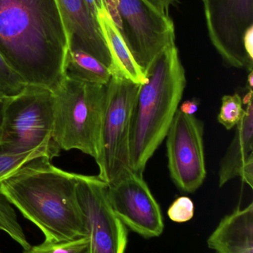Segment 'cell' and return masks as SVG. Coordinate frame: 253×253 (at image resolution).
<instances>
[{
    "label": "cell",
    "instance_id": "cell-1",
    "mask_svg": "<svg viewBox=\"0 0 253 253\" xmlns=\"http://www.w3.org/2000/svg\"><path fill=\"white\" fill-rule=\"evenodd\" d=\"M68 49L58 0H0V53L26 85L53 90Z\"/></svg>",
    "mask_w": 253,
    "mask_h": 253
},
{
    "label": "cell",
    "instance_id": "cell-2",
    "mask_svg": "<svg viewBox=\"0 0 253 253\" xmlns=\"http://www.w3.org/2000/svg\"><path fill=\"white\" fill-rule=\"evenodd\" d=\"M41 158L22 166L1 181L0 192L48 242L87 237L76 193L77 174L56 168Z\"/></svg>",
    "mask_w": 253,
    "mask_h": 253
},
{
    "label": "cell",
    "instance_id": "cell-3",
    "mask_svg": "<svg viewBox=\"0 0 253 253\" xmlns=\"http://www.w3.org/2000/svg\"><path fill=\"white\" fill-rule=\"evenodd\" d=\"M145 75L134 104L129 140L131 169L140 175L166 138L187 84L175 42L156 56Z\"/></svg>",
    "mask_w": 253,
    "mask_h": 253
},
{
    "label": "cell",
    "instance_id": "cell-4",
    "mask_svg": "<svg viewBox=\"0 0 253 253\" xmlns=\"http://www.w3.org/2000/svg\"><path fill=\"white\" fill-rule=\"evenodd\" d=\"M53 142L59 150H78L98 162L106 102L107 85L66 74L51 90Z\"/></svg>",
    "mask_w": 253,
    "mask_h": 253
},
{
    "label": "cell",
    "instance_id": "cell-5",
    "mask_svg": "<svg viewBox=\"0 0 253 253\" xmlns=\"http://www.w3.org/2000/svg\"><path fill=\"white\" fill-rule=\"evenodd\" d=\"M53 96L51 90L26 85L15 96L4 98L0 148L12 153L44 152L59 156L53 141Z\"/></svg>",
    "mask_w": 253,
    "mask_h": 253
},
{
    "label": "cell",
    "instance_id": "cell-6",
    "mask_svg": "<svg viewBox=\"0 0 253 253\" xmlns=\"http://www.w3.org/2000/svg\"><path fill=\"white\" fill-rule=\"evenodd\" d=\"M139 84L113 75L107 84L101 132L99 178L107 185L132 173L129 160L131 122Z\"/></svg>",
    "mask_w": 253,
    "mask_h": 253
},
{
    "label": "cell",
    "instance_id": "cell-7",
    "mask_svg": "<svg viewBox=\"0 0 253 253\" xmlns=\"http://www.w3.org/2000/svg\"><path fill=\"white\" fill-rule=\"evenodd\" d=\"M117 7L119 31L145 74L156 56L175 42L173 22L148 0H117Z\"/></svg>",
    "mask_w": 253,
    "mask_h": 253
},
{
    "label": "cell",
    "instance_id": "cell-8",
    "mask_svg": "<svg viewBox=\"0 0 253 253\" xmlns=\"http://www.w3.org/2000/svg\"><path fill=\"white\" fill-rule=\"evenodd\" d=\"M76 193L86 223L90 253H125L128 230L107 197V184L98 175L77 174Z\"/></svg>",
    "mask_w": 253,
    "mask_h": 253
},
{
    "label": "cell",
    "instance_id": "cell-9",
    "mask_svg": "<svg viewBox=\"0 0 253 253\" xmlns=\"http://www.w3.org/2000/svg\"><path fill=\"white\" fill-rule=\"evenodd\" d=\"M203 132L201 120L178 110L165 138L171 178L186 193L196 192L206 178Z\"/></svg>",
    "mask_w": 253,
    "mask_h": 253
},
{
    "label": "cell",
    "instance_id": "cell-10",
    "mask_svg": "<svg viewBox=\"0 0 253 253\" xmlns=\"http://www.w3.org/2000/svg\"><path fill=\"white\" fill-rule=\"evenodd\" d=\"M209 38L230 66L253 71L244 47L245 31L253 25V0H203Z\"/></svg>",
    "mask_w": 253,
    "mask_h": 253
},
{
    "label": "cell",
    "instance_id": "cell-11",
    "mask_svg": "<svg viewBox=\"0 0 253 253\" xmlns=\"http://www.w3.org/2000/svg\"><path fill=\"white\" fill-rule=\"evenodd\" d=\"M107 197L117 218L145 239L159 237L164 230L160 205L143 175L132 172L107 185Z\"/></svg>",
    "mask_w": 253,
    "mask_h": 253
},
{
    "label": "cell",
    "instance_id": "cell-12",
    "mask_svg": "<svg viewBox=\"0 0 253 253\" xmlns=\"http://www.w3.org/2000/svg\"><path fill=\"white\" fill-rule=\"evenodd\" d=\"M69 40V48L80 49L101 61L111 74L114 65L98 25L83 0H58Z\"/></svg>",
    "mask_w": 253,
    "mask_h": 253
},
{
    "label": "cell",
    "instance_id": "cell-13",
    "mask_svg": "<svg viewBox=\"0 0 253 253\" xmlns=\"http://www.w3.org/2000/svg\"><path fill=\"white\" fill-rule=\"evenodd\" d=\"M216 253H253V203L224 217L207 240Z\"/></svg>",
    "mask_w": 253,
    "mask_h": 253
},
{
    "label": "cell",
    "instance_id": "cell-14",
    "mask_svg": "<svg viewBox=\"0 0 253 253\" xmlns=\"http://www.w3.org/2000/svg\"><path fill=\"white\" fill-rule=\"evenodd\" d=\"M245 115L220 165L219 186L242 176L244 167L253 159V101L246 104Z\"/></svg>",
    "mask_w": 253,
    "mask_h": 253
},
{
    "label": "cell",
    "instance_id": "cell-15",
    "mask_svg": "<svg viewBox=\"0 0 253 253\" xmlns=\"http://www.w3.org/2000/svg\"><path fill=\"white\" fill-rule=\"evenodd\" d=\"M97 21L112 59L113 75L121 76L139 85L145 83L147 77L135 62L118 28L105 9L98 14Z\"/></svg>",
    "mask_w": 253,
    "mask_h": 253
},
{
    "label": "cell",
    "instance_id": "cell-16",
    "mask_svg": "<svg viewBox=\"0 0 253 253\" xmlns=\"http://www.w3.org/2000/svg\"><path fill=\"white\" fill-rule=\"evenodd\" d=\"M66 74L93 84L107 85L112 74L101 61L80 49H68Z\"/></svg>",
    "mask_w": 253,
    "mask_h": 253
},
{
    "label": "cell",
    "instance_id": "cell-17",
    "mask_svg": "<svg viewBox=\"0 0 253 253\" xmlns=\"http://www.w3.org/2000/svg\"><path fill=\"white\" fill-rule=\"evenodd\" d=\"M242 97L238 93L225 95L221 100L218 122L227 129H231L240 123L245 115Z\"/></svg>",
    "mask_w": 253,
    "mask_h": 253
},
{
    "label": "cell",
    "instance_id": "cell-18",
    "mask_svg": "<svg viewBox=\"0 0 253 253\" xmlns=\"http://www.w3.org/2000/svg\"><path fill=\"white\" fill-rule=\"evenodd\" d=\"M23 253H90L89 238L84 237L65 242H48L31 246Z\"/></svg>",
    "mask_w": 253,
    "mask_h": 253
},
{
    "label": "cell",
    "instance_id": "cell-19",
    "mask_svg": "<svg viewBox=\"0 0 253 253\" xmlns=\"http://www.w3.org/2000/svg\"><path fill=\"white\" fill-rule=\"evenodd\" d=\"M26 84L9 66L0 53V97L6 98L20 93Z\"/></svg>",
    "mask_w": 253,
    "mask_h": 253
},
{
    "label": "cell",
    "instance_id": "cell-20",
    "mask_svg": "<svg viewBox=\"0 0 253 253\" xmlns=\"http://www.w3.org/2000/svg\"><path fill=\"white\" fill-rule=\"evenodd\" d=\"M168 217L174 222L185 223L193 219L195 205L190 198L181 196L174 201L167 211Z\"/></svg>",
    "mask_w": 253,
    "mask_h": 253
},
{
    "label": "cell",
    "instance_id": "cell-21",
    "mask_svg": "<svg viewBox=\"0 0 253 253\" xmlns=\"http://www.w3.org/2000/svg\"><path fill=\"white\" fill-rule=\"evenodd\" d=\"M83 1L91 14L96 20L98 14L105 9L102 0H83Z\"/></svg>",
    "mask_w": 253,
    "mask_h": 253
},
{
    "label": "cell",
    "instance_id": "cell-22",
    "mask_svg": "<svg viewBox=\"0 0 253 253\" xmlns=\"http://www.w3.org/2000/svg\"><path fill=\"white\" fill-rule=\"evenodd\" d=\"M243 42L248 57L253 61V25L245 31Z\"/></svg>",
    "mask_w": 253,
    "mask_h": 253
},
{
    "label": "cell",
    "instance_id": "cell-23",
    "mask_svg": "<svg viewBox=\"0 0 253 253\" xmlns=\"http://www.w3.org/2000/svg\"><path fill=\"white\" fill-rule=\"evenodd\" d=\"M199 105H200V102H199V99L195 98V99L187 100L183 102L182 105L180 107V109L178 110L181 111L183 114L193 116L199 110Z\"/></svg>",
    "mask_w": 253,
    "mask_h": 253
},
{
    "label": "cell",
    "instance_id": "cell-24",
    "mask_svg": "<svg viewBox=\"0 0 253 253\" xmlns=\"http://www.w3.org/2000/svg\"><path fill=\"white\" fill-rule=\"evenodd\" d=\"M153 5L164 13L169 14V9L172 4H175L177 0H148Z\"/></svg>",
    "mask_w": 253,
    "mask_h": 253
},
{
    "label": "cell",
    "instance_id": "cell-25",
    "mask_svg": "<svg viewBox=\"0 0 253 253\" xmlns=\"http://www.w3.org/2000/svg\"><path fill=\"white\" fill-rule=\"evenodd\" d=\"M253 71H250L248 77V90H253Z\"/></svg>",
    "mask_w": 253,
    "mask_h": 253
},
{
    "label": "cell",
    "instance_id": "cell-26",
    "mask_svg": "<svg viewBox=\"0 0 253 253\" xmlns=\"http://www.w3.org/2000/svg\"><path fill=\"white\" fill-rule=\"evenodd\" d=\"M3 101H4V98L0 97V129H1V120H2Z\"/></svg>",
    "mask_w": 253,
    "mask_h": 253
},
{
    "label": "cell",
    "instance_id": "cell-27",
    "mask_svg": "<svg viewBox=\"0 0 253 253\" xmlns=\"http://www.w3.org/2000/svg\"><path fill=\"white\" fill-rule=\"evenodd\" d=\"M202 1H203V0H202Z\"/></svg>",
    "mask_w": 253,
    "mask_h": 253
}]
</instances>
